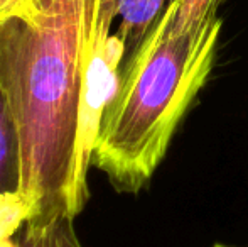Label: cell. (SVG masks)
<instances>
[{"label":"cell","instance_id":"7","mask_svg":"<svg viewBox=\"0 0 248 247\" xmlns=\"http://www.w3.org/2000/svg\"><path fill=\"white\" fill-rule=\"evenodd\" d=\"M0 247H22L16 237H0Z\"/></svg>","mask_w":248,"mask_h":247},{"label":"cell","instance_id":"8","mask_svg":"<svg viewBox=\"0 0 248 247\" xmlns=\"http://www.w3.org/2000/svg\"><path fill=\"white\" fill-rule=\"evenodd\" d=\"M213 247H228V246H225V244H215Z\"/></svg>","mask_w":248,"mask_h":247},{"label":"cell","instance_id":"3","mask_svg":"<svg viewBox=\"0 0 248 247\" xmlns=\"http://www.w3.org/2000/svg\"><path fill=\"white\" fill-rule=\"evenodd\" d=\"M22 149L12 107L0 80V197L20 191Z\"/></svg>","mask_w":248,"mask_h":247},{"label":"cell","instance_id":"6","mask_svg":"<svg viewBox=\"0 0 248 247\" xmlns=\"http://www.w3.org/2000/svg\"><path fill=\"white\" fill-rule=\"evenodd\" d=\"M223 2L225 0H176L170 26L176 33L199 29L218 17V9Z\"/></svg>","mask_w":248,"mask_h":247},{"label":"cell","instance_id":"1","mask_svg":"<svg viewBox=\"0 0 248 247\" xmlns=\"http://www.w3.org/2000/svg\"><path fill=\"white\" fill-rule=\"evenodd\" d=\"M115 17L118 0H0V80L20 135L27 222L76 218L88 203L83 88Z\"/></svg>","mask_w":248,"mask_h":247},{"label":"cell","instance_id":"4","mask_svg":"<svg viewBox=\"0 0 248 247\" xmlns=\"http://www.w3.org/2000/svg\"><path fill=\"white\" fill-rule=\"evenodd\" d=\"M172 2L174 0H118L120 24L117 36L125 46L124 61L139 49L150 29Z\"/></svg>","mask_w":248,"mask_h":247},{"label":"cell","instance_id":"5","mask_svg":"<svg viewBox=\"0 0 248 247\" xmlns=\"http://www.w3.org/2000/svg\"><path fill=\"white\" fill-rule=\"evenodd\" d=\"M16 239L22 247H83L75 229V218L68 215L49 222H26Z\"/></svg>","mask_w":248,"mask_h":247},{"label":"cell","instance_id":"2","mask_svg":"<svg viewBox=\"0 0 248 247\" xmlns=\"http://www.w3.org/2000/svg\"><path fill=\"white\" fill-rule=\"evenodd\" d=\"M174 2L122 63L101 117L92 166L118 193L135 195L149 185L215 65L223 20L218 16L199 29L176 33Z\"/></svg>","mask_w":248,"mask_h":247}]
</instances>
